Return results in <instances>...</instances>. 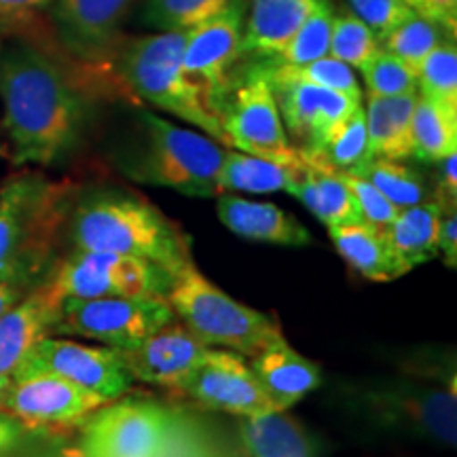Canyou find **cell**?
I'll return each instance as SVG.
<instances>
[{"label":"cell","mask_w":457,"mask_h":457,"mask_svg":"<svg viewBox=\"0 0 457 457\" xmlns=\"http://www.w3.org/2000/svg\"><path fill=\"white\" fill-rule=\"evenodd\" d=\"M104 404L98 394L47 373L15 377L0 398V411L20 421L24 430L55 434L83 426Z\"/></svg>","instance_id":"13"},{"label":"cell","mask_w":457,"mask_h":457,"mask_svg":"<svg viewBox=\"0 0 457 457\" xmlns=\"http://www.w3.org/2000/svg\"><path fill=\"white\" fill-rule=\"evenodd\" d=\"M404 3H407L409 7H413L417 13H420V11H421V0H404Z\"/></svg>","instance_id":"46"},{"label":"cell","mask_w":457,"mask_h":457,"mask_svg":"<svg viewBox=\"0 0 457 457\" xmlns=\"http://www.w3.org/2000/svg\"><path fill=\"white\" fill-rule=\"evenodd\" d=\"M267 79V77H265ZM282 114L288 138L296 142L295 148L312 151L322 145L324 136L341 123L347 114L362 106V100L339 91L318 87L301 81L267 79Z\"/></svg>","instance_id":"17"},{"label":"cell","mask_w":457,"mask_h":457,"mask_svg":"<svg viewBox=\"0 0 457 457\" xmlns=\"http://www.w3.org/2000/svg\"><path fill=\"white\" fill-rule=\"evenodd\" d=\"M369 96H403L417 91V72L390 51L377 49V54L360 68Z\"/></svg>","instance_id":"38"},{"label":"cell","mask_w":457,"mask_h":457,"mask_svg":"<svg viewBox=\"0 0 457 457\" xmlns=\"http://www.w3.org/2000/svg\"><path fill=\"white\" fill-rule=\"evenodd\" d=\"M299 163V162H296ZM295 165H284L261 159L248 153L227 151L222 162L219 187L225 191H248V193H276L293 191Z\"/></svg>","instance_id":"29"},{"label":"cell","mask_w":457,"mask_h":457,"mask_svg":"<svg viewBox=\"0 0 457 457\" xmlns=\"http://www.w3.org/2000/svg\"><path fill=\"white\" fill-rule=\"evenodd\" d=\"M219 117L228 146L284 165L299 162V151L286 134L276 94L265 74L256 68L233 89V96L225 100Z\"/></svg>","instance_id":"11"},{"label":"cell","mask_w":457,"mask_h":457,"mask_svg":"<svg viewBox=\"0 0 457 457\" xmlns=\"http://www.w3.org/2000/svg\"><path fill=\"white\" fill-rule=\"evenodd\" d=\"M34 373L60 377L91 394H98L106 403L121 398L134 381L114 347L83 345L55 337H43L34 343L15 370L13 379Z\"/></svg>","instance_id":"14"},{"label":"cell","mask_w":457,"mask_h":457,"mask_svg":"<svg viewBox=\"0 0 457 457\" xmlns=\"http://www.w3.org/2000/svg\"><path fill=\"white\" fill-rule=\"evenodd\" d=\"M250 369L276 411L295 407L322 381L318 364L295 352L284 337L256 353Z\"/></svg>","instance_id":"22"},{"label":"cell","mask_w":457,"mask_h":457,"mask_svg":"<svg viewBox=\"0 0 457 457\" xmlns=\"http://www.w3.org/2000/svg\"><path fill=\"white\" fill-rule=\"evenodd\" d=\"M417 94L457 111V49L453 38L438 43L417 68Z\"/></svg>","instance_id":"36"},{"label":"cell","mask_w":457,"mask_h":457,"mask_svg":"<svg viewBox=\"0 0 457 457\" xmlns=\"http://www.w3.org/2000/svg\"><path fill=\"white\" fill-rule=\"evenodd\" d=\"M417 102L415 94L403 96H369L367 94V138L369 159H403L411 157V119Z\"/></svg>","instance_id":"25"},{"label":"cell","mask_w":457,"mask_h":457,"mask_svg":"<svg viewBox=\"0 0 457 457\" xmlns=\"http://www.w3.org/2000/svg\"><path fill=\"white\" fill-rule=\"evenodd\" d=\"M179 417L155 400H112L83 424L77 457H162Z\"/></svg>","instance_id":"10"},{"label":"cell","mask_w":457,"mask_h":457,"mask_svg":"<svg viewBox=\"0 0 457 457\" xmlns=\"http://www.w3.org/2000/svg\"><path fill=\"white\" fill-rule=\"evenodd\" d=\"M339 174L343 182L350 187L352 195L356 197V204L360 208V214H362L364 225H369L370 228H375L377 233L384 236V231L390 227V222L396 219L400 210L394 204L387 202V199L381 195V193L377 191L367 179H362V176L353 174V171H341V170Z\"/></svg>","instance_id":"39"},{"label":"cell","mask_w":457,"mask_h":457,"mask_svg":"<svg viewBox=\"0 0 457 457\" xmlns=\"http://www.w3.org/2000/svg\"><path fill=\"white\" fill-rule=\"evenodd\" d=\"M441 216V204L430 197L400 210L396 219L386 228L384 239L403 273H409L421 262L436 259Z\"/></svg>","instance_id":"24"},{"label":"cell","mask_w":457,"mask_h":457,"mask_svg":"<svg viewBox=\"0 0 457 457\" xmlns=\"http://www.w3.org/2000/svg\"><path fill=\"white\" fill-rule=\"evenodd\" d=\"M381 45L377 41L373 30L364 24L352 11L341 9L333 17V30H330L328 55L343 62L350 68H362L377 54Z\"/></svg>","instance_id":"37"},{"label":"cell","mask_w":457,"mask_h":457,"mask_svg":"<svg viewBox=\"0 0 457 457\" xmlns=\"http://www.w3.org/2000/svg\"><path fill=\"white\" fill-rule=\"evenodd\" d=\"M328 233L337 253L360 276L373 279V282H390V279L404 276L390 248H387L384 236L364 222L333 225L328 227Z\"/></svg>","instance_id":"27"},{"label":"cell","mask_w":457,"mask_h":457,"mask_svg":"<svg viewBox=\"0 0 457 457\" xmlns=\"http://www.w3.org/2000/svg\"><path fill=\"white\" fill-rule=\"evenodd\" d=\"M68 231L77 250L128 254L151 261L171 278L191 261V239L168 216L117 188L85 193L72 202Z\"/></svg>","instance_id":"3"},{"label":"cell","mask_w":457,"mask_h":457,"mask_svg":"<svg viewBox=\"0 0 457 457\" xmlns=\"http://www.w3.org/2000/svg\"><path fill=\"white\" fill-rule=\"evenodd\" d=\"M445 34H449L443 26H438L436 21L428 20V17L411 13L403 24H398L394 30L379 45H384L381 49L390 51L392 55L400 57L404 64L413 68L421 66V62L432 54L434 47L438 43L445 41ZM455 38V37H453Z\"/></svg>","instance_id":"35"},{"label":"cell","mask_w":457,"mask_h":457,"mask_svg":"<svg viewBox=\"0 0 457 457\" xmlns=\"http://www.w3.org/2000/svg\"><path fill=\"white\" fill-rule=\"evenodd\" d=\"M333 17V3H330V0H322V3L312 11V15L303 21V26L296 30L295 37L290 38V43L279 51V55L273 57V60H267V64L303 66L328 55Z\"/></svg>","instance_id":"34"},{"label":"cell","mask_w":457,"mask_h":457,"mask_svg":"<svg viewBox=\"0 0 457 457\" xmlns=\"http://www.w3.org/2000/svg\"><path fill=\"white\" fill-rule=\"evenodd\" d=\"M352 171L367 179L398 210L417 205L432 197L421 174H417L413 168L396 162V159L370 157Z\"/></svg>","instance_id":"30"},{"label":"cell","mask_w":457,"mask_h":457,"mask_svg":"<svg viewBox=\"0 0 457 457\" xmlns=\"http://www.w3.org/2000/svg\"><path fill=\"white\" fill-rule=\"evenodd\" d=\"M45 457H71V455H45ZM72 457H77V455H72Z\"/></svg>","instance_id":"47"},{"label":"cell","mask_w":457,"mask_h":457,"mask_svg":"<svg viewBox=\"0 0 457 457\" xmlns=\"http://www.w3.org/2000/svg\"><path fill=\"white\" fill-rule=\"evenodd\" d=\"M256 71L265 74L267 79H284V81H301L318 85V87L339 91V94L352 96V98L362 100V89L356 74L352 68L343 62L335 60L333 55H324L320 60H313L310 64L303 66H279V64H267V62H259Z\"/></svg>","instance_id":"31"},{"label":"cell","mask_w":457,"mask_h":457,"mask_svg":"<svg viewBox=\"0 0 457 457\" xmlns=\"http://www.w3.org/2000/svg\"><path fill=\"white\" fill-rule=\"evenodd\" d=\"M142 142L123 163L125 176L168 187L193 197L220 195L219 176L225 148L193 129L179 128L155 112H140Z\"/></svg>","instance_id":"5"},{"label":"cell","mask_w":457,"mask_h":457,"mask_svg":"<svg viewBox=\"0 0 457 457\" xmlns=\"http://www.w3.org/2000/svg\"><path fill=\"white\" fill-rule=\"evenodd\" d=\"M60 312L62 296L45 282L0 316V398L34 343L54 333Z\"/></svg>","instance_id":"19"},{"label":"cell","mask_w":457,"mask_h":457,"mask_svg":"<svg viewBox=\"0 0 457 457\" xmlns=\"http://www.w3.org/2000/svg\"><path fill=\"white\" fill-rule=\"evenodd\" d=\"M171 322H176V313L165 296L64 299L54 333L85 337L125 350Z\"/></svg>","instance_id":"8"},{"label":"cell","mask_w":457,"mask_h":457,"mask_svg":"<svg viewBox=\"0 0 457 457\" xmlns=\"http://www.w3.org/2000/svg\"><path fill=\"white\" fill-rule=\"evenodd\" d=\"M21 436H24V426L0 411V453L13 449L21 441Z\"/></svg>","instance_id":"44"},{"label":"cell","mask_w":457,"mask_h":457,"mask_svg":"<svg viewBox=\"0 0 457 457\" xmlns=\"http://www.w3.org/2000/svg\"><path fill=\"white\" fill-rule=\"evenodd\" d=\"M138 0H54L51 26L60 47L81 66L85 87L108 85V62L121 43L123 24Z\"/></svg>","instance_id":"7"},{"label":"cell","mask_w":457,"mask_h":457,"mask_svg":"<svg viewBox=\"0 0 457 457\" xmlns=\"http://www.w3.org/2000/svg\"><path fill=\"white\" fill-rule=\"evenodd\" d=\"M231 0H146L140 9L142 26L157 32H187L212 20Z\"/></svg>","instance_id":"32"},{"label":"cell","mask_w":457,"mask_h":457,"mask_svg":"<svg viewBox=\"0 0 457 457\" xmlns=\"http://www.w3.org/2000/svg\"><path fill=\"white\" fill-rule=\"evenodd\" d=\"M420 15L436 21L443 26L451 37H455L457 30V0H421Z\"/></svg>","instance_id":"43"},{"label":"cell","mask_w":457,"mask_h":457,"mask_svg":"<svg viewBox=\"0 0 457 457\" xmlns=\"http://www.w3.org/2000/svg\"><path fill=\"white\" fill-rule=\"evenodd\" d=\"M208 350L191 330L171 322L138 345L117 350V353L131 379L179 392L182 381L208 356Z\"/></svg>","instance_id":"16"},{"label":"cell","mask_w":457,"mask_h":457,"mask_svg":"<svg viewBox=\"0 0 457 457\" xmlns=\"http://www.w3.org/2000/svg\"><path fill=\"white\" fill-rule=\"evenodd\" d=\"M375 409L398 424H407L430 441L455 447L457 398L451 387L398 384L375 392Z\"/></svg>","instance_id":"18"},{"label":"cell","mask_w":457,"mask_h":457,"mask_svg":"<svg viewBox=\"0 0 457 457\" xmlns=\"http://www.w3.org/2000/svg\"><path fill=\"white\" fill-rule=\"evenodd\" d=\"M185 32H157L146 37H123L108 62L106 79L125 89L134 100L174 114L195 125L222 145H228L220 119L205 104L202 91L182 68Z\"/></svg>","instance_id":"4"},{"label":"cell","mask_w":457,"mask_h":457,"mask_svg":"<svg viewBox=\"0 0 457 457\" xmlns=\"http://www.w3.org/2000/svg\"><path fill=\"white\" fill-rule=\"evenodd\" d=\"M176 394L204 409L237 417L276 411L254 370L236 352L208 350L204 362L182 381Z\"/></svg>","instance_id":"15"},{"label":"cell","mask_w":457,"mask_h":457,"mask_svg":"<svg viewBox=\"0 0 457 457\" xmlns=\"http://www.w3.org/2000/svg\"><path fill=\"white\" fill-rule=\"evenodd\" d=\"M9 153L17 165H54L71 155L87 125V89L47 49L15 43L0 62Z\"/></svg>","instance_id":"1"},{"label":"cell","mask_w":457,"mask_h":457,"mask_svg":"<svg viewBox=\"0 0 457 457\" xmlns=\"http://www.w3.org/2000/svg\"><path fill=\"white\" fill-rule=\"evenodd\" d=\"M322 0H250L244 17L242 55L259 62L279 55Z\"/></svg>","instance_id":"21"},{"label":"cell","mask_w":457,"mask_h":457,"mask_svg":"<svg viewBox=\"0 0 457 457\" xmlns=\"http://www.w3.org/2000/svg\"><path fill=\"white\" fill-rule=\"evenodd\" d=\"M438 253H443L449 267L457 265V208H443L441 227H438Z\"/></svg>","instance_id":"42"},{"label":"cell","mask_w":457,"mask_h":457,"mask_svg":"<svg viewBox=\"0 0 457 457\" xmlns=\"http://www.w3.org/2000/svg\"><path fill=\"white\" fill-rule=\"evenodd\" d=\"M316 151L320 157L335 170L352 171L369 159V138H367V119L364 108L358 106L356 111L347 114L341 123L324 136L322 145Z\"/></svg>","instance_id":"33"},{"label":"cell","mask_w":457,"mask_h":457,"mask_svg":"<svg viewBox=\"0 0 457 457\" xmlns=\"http://www.w3.org/2000/svg\"><path fill=\"white\" fill-rule=\"evenodd\" d=\"M47 282L64 299L102 296H165L171 276L151 261L128 254L77 250L57 262Z\"/></svg>","instance_id":"9"},{"label":"cell","mask_w":457,"mask_h":457,"mask_svg":"<svg viewBox=\"0 0 457 457\" xmlns=\"http://www.w3.org/2000/svg\"><path fill=\"white\" fill-rule=\"evenodd\" d=\"M239 436L250 457H316L310 434L284 411L239 417Z\"/></svg>","instance_id":"26"},{"label":"cell","mask_w":457,"mask_h":457,"mask_svg":"<svg viewBox=\"0 0 457 457\" xmlns=\"http://www.w3.org/2000/svg\"><path fill=\"white\" fill-rule=\"evenodd\" d=\"M457 151V111L417 94L411 119V157L438 163Z\"/></svg>","instance_id":"28"},{"label":"cell","mask_w":457,"mask_h":457,"mask_svg":"<svg viewBox=\"0 0 457 457\" xmlns=\"http://www.w3.org/2000/svg\"><path fill=\"white\" fill-rule=\"evenodd\" d=\"M205 457H220V455L214 451V453H210V455H205Z\"/></svg>","instance_id":"48"},{"label":"cell","mask_w":457,"mask_h":457,"mask_svg":"<svg viewBox=\"0 0 457 457\" xmlns=\"http://www.w3.org/2000/svg\"><path fill=\"white\" fill-rule=\"evenodd\" d=\"M347 4L352 13L373 30L379 43L411 13H415L404 0H347Z\"/></svg>","instance_id":"40"},{"label":"cell","mask_w":457,"mask_h":457,"mask_svg":"<svg viewBox=\"0 0 457 457\" xmlns=\"http://www.w3.org/2000/svg\"><path fill=\"white\" fill-rule=\"evenodd\" d=\"M219 219L228 231L239 237L254 239V242H267L276 245H310L312 236L293 214L284 212L273 204L248 202V199L236 195L219 197Z\"/></svg>","instance_id":"23"},{"label":"cell","mask_w":457,"mask_h":457,"mask_svg":"<svg viewBox=\"0 0 457 457\" xmlns=\"http://www.w3.org/2000/svg\"><path fill=\"white\" fill-rule=\"evenodd\" d=\"M54 0H0V34L24 32Z\"/></svg>","instance_id":"41"},{"label":"cell","mask_w":457,"mask_h":457,"mask_svg":"<svg viewBox=\"0 0 457 457\" xmlns=\"http://www.w3.org/2000/svg\"><path fill=\"white\" fill-rule=\"evenodd\" d=\"M244 0H231L212 20L185 32L182 68L216 117L231 94L233 68L244 57Z\"/></svg>","instance_id":"12"},{"label":"cell","mask_w":457,"mask_h":457,"mask_svg":"<svg viewBox=\"0 0 457 457\" xmlns=\"http://www.w3.org/2000/svg\"><path fill=\"white\" fill-rule=\"evenodd\" d=\"M21 296H24V293H20V290L11 288L7 284H0V316L9 312L15 303H20Z\"/></svg>","instance_id":"45"},{"label":"cell","mask_w":457,"mask_h":457,"mask_svg":"<svg viewBox=\"0 0 457 457\" xmlns=\"http://www.w3.org/2000/svg\"><path fill=\"white\" fill-rule=\"evenodd\" d=\"M299 151L295 182L290 195L301 199L312 214L327 227L362 222V214L350 187L341 179L339 170L328 165L316 151Z\"/></svg>","instance_id":"20"},{"label":"cell","mask_w":457,"mask_h":457,"mask_svg":"<svg viewBox=\"0 0 457 457\" xmlns=\"http://www.w3.org/2000/svg\"><path fill=\"white\" fill-rule=\"evenodd\" d=\"M74 202L71 182L24 171L0 188V284L26 293L55 270L60 236Z\"/></svg>","instance_id":"2"},{"label":"cell","mask_w":457,"mask_h":457,"mask_svg":"<svg viewBox=\"0 0 457 457\" xmlns=\"http://www.w3.org/2000/svg\"><path fill=\"white\" fill-rule=\"evenodd\" d=\"M165 299L176 318H180L182 327L205 345L228 347L239 356L254 358L282 339V330L271 318L222 293L193 262L171 278Z\"/></svg>","instance_id":"6"}]
</instances>
